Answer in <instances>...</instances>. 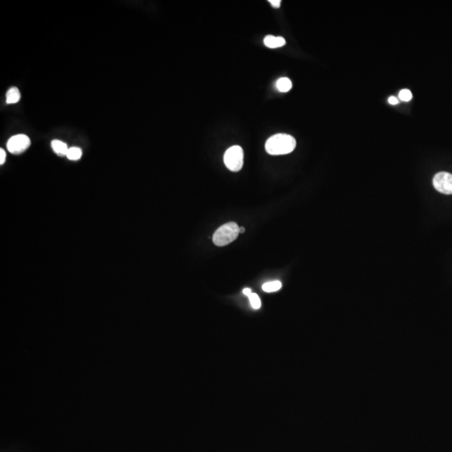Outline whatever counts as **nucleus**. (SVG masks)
<instances>
[{
	"label": "nucleus",
	"mask_w": 452,
	"mask_h": 452,
	"mask_svg": "<svg viewBox=\"0 0 452 452\" xmlns=\"http://www.w3.org/2000/svg\"><path fill=\"white\" fill-rule=\"evenodd\" d=\"M296 140L288 134H276L265 142V150L270 155H284L293 151Z\"/></svg>",
	"instance_id": "1"
},
{
	"label": "nucleus",
	"mask_w": 452,
	"mask_h": 452,
	"mask_svg": "<svg viewBox=\"0 0 452 452\" xmlns=\"http://www.w3.org/2000/svg\"><path fill=\"white\" fill-rule=\"evenodd\" d=\"M239 227L236 223L230 222L220 226L213 235V242L217 247H225L236 239Z\"/></svg>",
	"instance_id": "2"
},
{
	"label": "nucleus",
	"mask_w": 452,
	"mask_h": 452,
	"mask_svg": "<svg viewBox=\"0 0 452 452\" xmlns=\"http://www.w3.org/2000/svg\"><path fill=\"white\" fill-rule=\"evenodd\" d=\"M224 162L228 169L238 172L242 169L244 163V152L239 146H233L225 152Z\"/></svg>",
	"instance_id": "3"
},
{
	"label": "nucleus",
	"mask_w": 452,
	"mask_h": 452,
	"mask_svg": "<svg viewBox=\"0 0 452 452\" xmlns=\"http://www.w3.org/2000/svg\"><path fill=\"white\" fill-rule=\"evenodd\" d=\"M31 146V139L24 134H18L10 137L7 142V148L13 154H23Z\"/></svg>",
	"instance_id": "4"
},
{
	"label": "nucleus",
	"mask_w": 452,
	"mask_h": 452,
	"mask_svg": "<svg viewBox=\"0 0 452 452\" xmlns=\"http://www.w3.org/2000/svg\"><path fill=\"white\" fill-rule=\"evenodd\" d=\"M433 185L441 194H452V174L446 172L436 173L433 178Z\"/></svg>",
	"instance_id": "5"
},
{
	"label": "nucleus",
	"mask_w": 452,
	"mask_h": 452,
	"mask_svg": "<svg viewBox=\"0 0 452 452\" xmlns=\"http://www.w3.org/2000/svg\"><path fill=\"white\" fill-rule=\"evenodd\" d=\"M264 44L266 47L275 49V48L282 47L286 45V41L281 36L276 37L273 36H267L264 39Z\"/></svg>",
	"instance_id": "6"
},
{
	"label": "nucleus",
	"mask_w": 452,
	"mask_h": 452,
	"mask_svg": "<svg viewBox=\"0 0 452 452\" xmlns=\"http://www.w3.org/2000/svg\"><path fill=\"white\" fill-rule=\"evenodd\" d=\"M51 147L57 155L61 157L67 156V152L69 150L68 147L65 142H62L61 140H53L51 142Z\"/></svg>",
	"instance_id": "7"
},
{
	"label": "nucleus",
	"mask_w": 452,
	"mask_h": 452,
	"mask_svg": "<svg viewBox=\"0 0 452 452\" xmlns=\"http://www.w3.org/2000/svg\"><path fill=\"white\" fill-rule=\"evenodd\" d=\"M20 93L17 87L10 88L6 94V102L7 104H14L20 100Z\"/></svg>",
	"instance_id": "8"
},
{
	"label": "nucleus",
	"mask_w": 452,
	"mask_h": 452,
	"mask_svg": "<svg viewBox=\"0 0 452 452\" xmlns=\"http://www.w3.org/2000/svg\"><path fill=\"white\" fill-rule=\"evenodd\" d=\"M276 87L281 93H287L292 87V83L290 79L282 77L276 83Z\"/></svg>",
	"instance_id": "9"
},
{
	"label": "nucleus",
	"mask_w": 452,
	"mask_h": 452,
	"mask_svg": "<svg viewBox=\"0 0 452 452\" xmlns=\"http://www.w3.org/2000/svg\"><path fill=\"white\" fill-rule=\"evenodd\" d=\"M281 288H282V282L279 281L266 282L262 286L263 291L265 292H274V291H279Z\"/></svg>",
	"instance_id": "10"
},
{
	"label": "nucleus",
	"mask_w": 452,
	"mask_h": 452,
	"mask_svg": "<svg viewBox=\"0 0 452 452\" xmlns=\"http://www.w3.org/2000/svg\"><path fill=\"white\" fill-rule=\"evenodd\" d=\"M81 156H82V151L80 147H72L69 148L68 152H67V158L72 161H77L81 159Z\"/></svg>",
	"instance_id": "11"
},
{
	"label": "nucleus",
	"mask_w": 452,
	"mask_h": 452,
	"mask_svg": "<svg viewBox=\"0 0 452 452\" xmlns=\"http://www.w3.org/2000/svg\"><path fill=\"white\" fill-rule=\"evenodd\" d=\"M249 300H250V303H251V305L254 309H259L260 308V306H261V303H260V299L258 295L256 293H252L248 296Z\"/></svg>",
	"instance_id": "12"
},
{
	"label": "nucleus",
	"mask_w": 452,
	"mask_h": 452,
	"mask_svg": "<svg viewBox=\"0 0 452 452\" xmlns=\"http://www.w3.org/2000/svg\"><path fill=\"white\" fill-rule=\"evenodd\" d=\"M399 97L403 102H409V101L412 99L411 92L410 90H408V89H404V90L400 91Z\"/></svg>",
	"instance_id": "13"
},
{
	"label": "nucleus",
	"mask_w": 452,
	"mask_h": 452,
	"mask_svg": "<svg viewBox=\"0 0 452 452\" xmlns=\"http://www.w3.org/2000/svg\"><path fill=\"white\" fill-rule=\"evenodd\" d=\"M5 159H6V154H5V150L1 148V149H0V164H1V165L5 164Z\"/></svg>",
	"instance_id": "14"
},
{
	"label": "nucleus",
	"mask_w": 452,
	"mask_h": 452,
	"mask_svg": "<svg viewBox=\"0 0 452 452\" xmlns=\"http://www.w3.org/2000/svg\"><path fill=\"white\" fill-rule=\"evenodd\" d=\"M269 3H270L273 7L277 9V8H280V6H281V3L282 2H281V0H270Z\"/></svg>",
	"instance_id": "15"
},
{
	"label": "nucleus",
	"mask_w": 452,
	"mask_h": 452,
	"mask_svg": "<svg viewBox=\"0 0 452 452\" xmlns=\"http://www.w3.org/2000/svg\"><path fill=\"white\" fill-rule=\"evenodd\" d=\"M388 102H389V104L396 105L398 104V102H399V101H398V99L397 98H396V97H389V98H388Z\"/></svg>",
	"instance_id": "16"
},
{
	"label": "nucleus",
	"mask_w": 452,
	"mask_h": 452,
	"mask_svg": "<svg viewBox=\"0 0 452 452\" xmlns=\"http://www.w3.org/2000/svg\"><path fill=\"white\" fill-rule=\"evenodd\" d=\"M243 293H244V295H246V296H249L252 293V291H251V288H245L244 290H243Z\"/></svg>",
	"instance_id": "17"
},
{
	"label": "nucleus",
	"mask_w": 452,
	"mask_h": 452,
	"mask_svg": "<svg viewBox=\"0 0 452 452\" xmlns=\"http://www.w3.org/2000/svg\"><path fill=\"white\" fill-rule=\"evenodd\" d=\"M245 228L244 227H239V233L240 234H243L245 232Z\"/></svg>",
	"instance_id": "18"
}]
</instances>
